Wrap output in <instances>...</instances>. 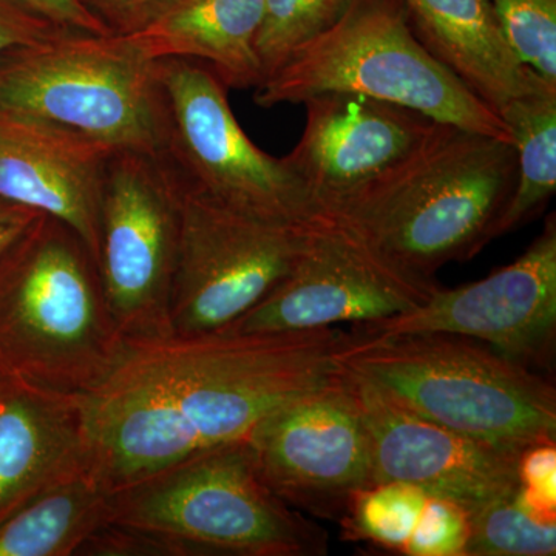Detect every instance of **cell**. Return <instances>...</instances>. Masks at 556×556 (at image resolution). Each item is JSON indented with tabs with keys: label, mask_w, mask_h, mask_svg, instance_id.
Masks as SVG:
<instances>
[{
	"label": "cell",
	"mask_w": 556,
	"mask_h": 556,
	"mask_svg": "<svg viewBox=\"0 0 556 556\" xmlns=\"http://www.w3.org/2000/svg\"><path fill=\"white\" fill-rule=\"evenodd\" d=\"M351 339L336 327L129 340L109 375L80 394L91 475L118 492L248 441L270 413L334 379Z\"/></svg>",
	"instance_id": "1"
},
{
	"label": "cell",
	"mask_w": 556,
	"mask_h": 556,
	"mask_svg": "<svg viewBox=\"0 0 556 556\" xmlns=\"http://www.w3.org/2000/svg\"><path fill=\"white\" fill-rule=\"evenodd\" d=\"M517 178L510 141L437 123L407 159L317 217L353 230L396 268L434 280L442 266L495 240Z\"/></svg>",
	"instance_id": "2"
},
{
	"label": "cell",
	"mask_w": 556,
	"mask_h": 556,
	"mask_svg": "<svg viewBox=\"0 0 556 556\" xmlns=\"http://www.w3.org/2000/svg\"><path fill=\"white\" fill-rule=\"evenodd\" d=\"M124 343L89 248L40 214L0 257V379L86 394Z\"/></svg>",
	"instance_id": "3"
},
{
	"label": "cell",
	"mask_w": 556,
	"mask_h": 556,
	"mask_svg": "<svg viewBox=\"0 0 556 556\" xmlns=\"http://www.w3.org/2000/svg\"><path fill=\"white\" fill-rule=\"evenodd\" d=\"M109 525L141 533L149 556L328 554V533L266 484L248 441L113 492Z\"/></svg>",
	"instance_id": "4"
},
{
	"label": "cell",
	"mask_w": 556,
	"mask_h": 556,
	"mask_svg": "<svg viewBox=\"0 0 556 556\" xmlns=\"http://www.w3.org/2000/svg\"><path fill=\"white\" fill-rule=\"evenodd\" d=\"M339 361L448 430L519 452L555 442V387L477 340L439 332L371 338L354 329Z\"/></svg>",
	"instance_id": "5"
},
{
	"label": "cell",
	"mask_w": 556,
	"mask_h": 556,
	"mask_svg": "<svg viewBox=\"0 0 556 556\" xmlns=\"http://www.w3.org/2000/svg\"><path fill=\"white\" fill-rule=\"evenodd\" d=\"M325 91L365 94L511 142L495 110L417 40L399 0H350L334 24L292 50L260 84L254 101L263 109L295 105Z\"/></svg>",
	"instance_id": "6"
},
{
	"label": "cell",
	"mask_w": 556,
	"mask_h": 556,
	"mask_svg": "<svg viewBox=\"0 0 556 556\" xmlns=\"http://www.w3.org/2000/svg\"><path fill=\"white\" fill-rule=\"evenodd\" d=\"M0 112L60 127L110 152L161 156L167 113L156 62L121 35L64 31L0 62Z\"/></svg>",
	"instance_id": "7"
},
{
	"label": "cell",
	"mask_w": 556,
	"mask_h": 556,
	"mask_svg": "<svg viewBox=\"0 0 556 556\" xmlns=\"http://www.w3.org/2000/svg\"><path fill=\"white\" fill-rule=\"evenodd\" d=\"M156 73L166 101L160 159L188 192L258 217L308 225L316 208L287 161L269 155L241 129L228 87L200 62L164 60Z\"/></svg>",
	"instance_id": "8"
},
{
	"label": "cell",
	"mask_w": 556,
	"mask_h": 556,
	"mask_svg": "<svg viewBox=\"0 0 556 556\" xmlns=\"http://www.w3.org/2000/svg\"><path fill=\"white\" fill-rule=\"evenodd\" d=\"M181 201V185L160 156H109L97 268L110 316L126 342L174 334L170 299Z\"/></svg>",
	"instance_id": "9"
},
{
	"label": "cell",
	"mask_w": 556,
	"mask_h": 556,
	"mask_svg": "<svg viewBox=\"0 0 556 556\" xmlns=\"http://www.w3.org/2000/svg\"><path fill=\"white\" fill-rule=\"evenodd\" d=\"M311 225L258 217L182 189L172 332L232 327L291 273Z\"/></svg>",
	"instance_id": "10"
},
{
	"label": "cell",
	"mask_w": 556,
	"mask_h": 556,
	"mask_svg": "<svg viewBox=\"0 0 556 556\" xmlns=\"http://www.w3.org/2000/svg\"><path fill=\"white\" fill-rule=\"evenodd\" d=\"M439 285L391 265L353 230L317 217L294 268L222 332L278 334L375 324L428 302Z\"/></svg>",
	"instance_id": "11"
},
{
	"label": "cell",
	"mask_w": 556,
	"mask_h": 556,
	"mask_svg": "<svg viewBox=\"0 0 556 556\" xmlns=\"http://www.w3.org/2000/svg\"><path fill=\"white\" fill-rule=\"evenodd\" d=\"M248 444L266 484L299 511L340 522L356 493L375 484L367 427L343 369L270 413Z\"/></svg>",
	"instance_id": "12"
},
{
	"label": "cell",
	"mask_w": 556,
	"mask_h": 556,
	"mask_svg": "<svg viewBox=\"0 0 556 556\" xmlns=\"http://www.w3.org/2000/svg\"><path fill=\"white\" fill-rule=\"evenodd\" d=\"M371 338L459 336L485 343L527 368H548L556 339V218L514 263L464 287H439L402 316L357 325Z\"/></svg>",
	"instance_id": "13"
},
{
	"label": "cell",
	"mask_w": 556,
	"mask_h": 556,
	"mask_svg": "<svg viewBox=\"0 0 556 556\" xmlns=\"http://www.w3.org/2000/svg\"><path fill=\"white\" fill-rule=\"evenodd\" d=\"M342 369L367 427L375 484L404 482L470 514L518 489L522 452L438 426Z\"/></svg>",
	"instance_id": "14"
},
{
	"label": "cell",
	"mask_w": 556,
	"mask_h": 556,
	"mask_svg": "<svg viewBox=\"0 0 556 556\" xmlns=\"http://www.w3.org/2000/svg\"><path fill=\"white\" fill-rule=\"evenodd\" d=\"M303 105L305 129L283 160L308 190L316 217L407 159L437 124L350 91L314 94Z\"/></svg>",
	"instance_id": "15"
},
{
	"label": "cell",
	"mask_w": 556,
	"mask_h": 556,
	"mask_svg": "<svg viewBox=\"0 0 556 556\" xmlns=\"http://www.w3.org/2000/svg\"><path fill=\"white\" fill-rule=\"evenodd\" d=\"M112 153L72 131L0 112V197L64 223L97 263Z\"/></svg>",
	"instance_id": "16"
},
{
	"label": "cell",
	"mask_w": 556,
	"mask_h": 556,
	"mask_svg": "<svg viewBox=\"0 0 556 556\" xmlns=\"http://www.w3.org/2000/svg\"><path fill=\"white\" fill-rule=\"evenodd\" d=\"M87 470L89 438L80 394L0 379V522Z\"/></svg>",
	"instance_id": "17"
},
{
	"label": "cell",
	"mask_w": 556,
	"mask_h": 556,
	"mask_svg": "<svg viewBox=\"0 0 556 556\" xmlns=\"http://www.w3.org/2000/svg\"><path fill=\"white\" fill-rule=\"evenodd\" d=\"M399 2L428 53L496 113L548 83L519 60L489 0Z\"/></svg>",
	"instance_id": "18"
},
{
	"label": "cell",
	"mask_w": 556,
	"mask_h": 556,
	"mask_svg": "<svg viewBox=\"0 0 556 556\" xmlns=\"http://www.w3.org/2000/svg\"><path fill=\"white\" fill-rule=\"evenodd\" d=\"M265 0H175L124 39L144 60H188L212 70L228 89L265 79L257 39Z\"/></svg>",
	"instance_id": "19"
},
{
	"label": "cell",
	"mask_w": 556,
	"mask_h": 556,
	"mask_svg": "<svg viewBox=\"0 0 556 556\" xmlns=\"http://www.w3.org/2000/svg\"><path fill=\"white\" fill-rule=\"evenodd\" d=\"M110 495L90 470L51 486L0 522V556L79 555L109 525Z\"/></svg>",
	"instance_id": "20"
},
{
	"label": "cell",
	"mask_w": 556,
	"mask_h": 556,
	"mask_svg": "<svg viewBox=\"0 0 556 556\" xmlns=\"http://www.w3.org/2000/svg\"><path fill=\"white\" fill-rule=\"evenodd\" d=\"M497 115L510 131L517 150L518 178L514 195L501 215L495 239L532 222L554 197L556 190V86L514 98Z\"/></svg>",
	"instance_id": "21"
},
{
	"label": "cell",
	"mask_w": 556,
	"mask_h": 556,
	"mask_svg": "<svg viewBox=\"0 0 556 556\" xmlns=\"http://www.w3.org/2000/svg\"><path fill=\"white\" fill-rule=\"evenodd\" d=\"M556 518L544 517L515 490L470 514L466 556H554Z\"/></svg>",
	"instance_id": "22"
},
{
	"label": "cell",
	"mask_w": 556,
	"mask_h": 556,
	"mask_svg": "<svg viewBox=\"0 0 556 556\" xmlns=\"http://www.w3.org/2000/svg\"><path fill=\"white\" fill-rule=\"evenodd\" d=\"M428 497L404 482H379L356 493L340 525L350 540L368 541L404 555Z\"/></svg>",
	"instance_id": "23"
},
{
	"label": "cell",
	"mask_w": 556,
	"mask_h": 556,
	"mask_svg": "<svg viewBox=\"0 0 556 556\" xmlns=\"http://www.w3.org/2000/svg\"><path fill=\"white\" fill-rule=\"evenodd\" d=\"M350 0H265V17L257 39L265 79L292 50L334 24Z\"/></svg>",
	"instance_id": "24"
},
{
	"label": "cell",
	"mask_w": 556,
	"mask_h": 556,
	"mask_svg": "<svg viewBox=\"0 0 556 556\" xmlns=\"http://www.w3.org/2000/svg\"><path fill=\"white\" fill-rule=\"evenodd\" d=\"M519 60L556 84V0H489Z\"/></svg>",
	"instance_id": "25"
},
{
	"label": "cell",
	"mask_w": 556,
	"mask_h": 556,
	"mask_svg": "<svg viewBox=\"0 0 556 556\" xmlns=\"http://www.w3.org/2000/svg\"><path fill=\"white\" fill-rule=\"evenodd\" d=\"M470 511L453 501L430 496L404 555L466 556Z\"/></svg>",
	"instance_id": "26"
},
{
	"label": "cell",
	"mask_w": 556,
	"mask_h": 556,
	"mask_svg": "<svg viewBox=\"0 0 556 556\" xmlns=\"http://www.w3.org/2000/svg\"><path fill=\"white\" fill-rule=\"evenodd\" d=\"M555 442L526 448L519 457L518 490L527 503L547 518H556Z\"/></svg>",
	"instance_id": "27"
},
{
	"label": "cell",
	"mask_w": 556,
	"mask_h": 556,
	"mask_svg": "<svg viewBox=\"0 0 556 556\" xmlns=\"http://www.w3.org/2000/svg\"><path fill=\"white\" fill-rule=\"evenodd\" d=\"M68 31L43 20L17 0H0V62L14 51L46 42Z\"/></svg>",
	"instance_id": "28"
},
{
	"label": "cell",
	"mask_w": 556,
	"mask_h": 556,
	"mask_svg": "<svg viewBox=\"0 0 556 556\" xmlns=\"http://www.w3.org/2000/svg\"><path fill=\"white\" fill-rule=\"evenodd\" d=\"M115 35H127L166 10L175 0H84Z\"/></svg>",
	"instance_id": "29"
},
{
	"label": "cell",
	"mask_w": 556,
	"mask_h": 556,
	"mask_svg": "<svg viewBox=\"0 0 556 556\" xmlns=\"http://www.w3.org/2000/svg\"><path fill=\"white\" fill-rule=\"evenodd\" d=\"M17 2L65 30L113 35L104 21L83 0H17Z\"/></svg>",
	"instance_id": "30"
},
{
	"label": "cell",
	"mask_w": 556,
	"mask_h": 556,
	"mask_svg": "<svg viewBox=\"0 0 556 556\" xmlns=\"http://www.w3.org/2000/svg\"><path fill=\"white\" fill-rule=\"evenodd\" d=\"M39 215L31 208L0 197V257L27 232Z\"/></svg>",
	"instance_id": "31"
},
{
	"label": "cell",
	"mask_w": 556,
	"mask_h": 556,
	"mask_svg": "<svg viewBox=\"0 0 556 556\" xmlns=\"http://www.w3.org/2000/svg\"><path fill=\"white\" fill-rule=\"evenodd\" d=\"M83 2H84V0H83ZM84 3H86V2H84ZM86 5H87V3H86Z\"/></svg>",
	"instance_id": "32"
}]
</instances>
